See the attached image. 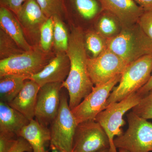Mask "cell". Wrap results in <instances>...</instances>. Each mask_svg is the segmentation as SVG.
Returning <instances> with one entry per match:
<instances>
[{"label": "cell", "mask_w": 152, "mask_h": 152, "mask_svg": "<svg viewBox=\"0 0 152 152\" xmlns=\"http://www.w3.org/2000/svg\"><path fill=\"white\" fill-rule=\"evenodd\" d=\"M66 53L70 61V69L62 86L67 90L69 106L72 110L89 94L94 87L87 69L88 57L85 45V35L81 28L72 27Z\"/></svg>", "instance_id": "cell-1"}, {"label": "cell", "mask_w": 152, "mask_h": 152, "mask_svg": "<svg viewBox=\"0 0 152 152\" xmlns=\"http://www.w3.org/2000/svg\"><path fill=\"white\" fill-rule=\"evenodd\" d=\"M107 48L130 64L152 54V40L136 23L122 28L118 34L107 39Z\"/></svg>", "instance_id": "cell-2"}, {"label": "cell", "mask_w": 152, "mask_h": 152, "mask_svg": "<svg viewBox=\"0 0 152 152\" xmlns=\"http://www.w3.org/2000/svg\"><path fill=\"white\" fill-rule=\"evenodd\" d=\"M152 72V54L146 55L130 63L121 74L119 84L112 91L106 102L110 104L120 102L137 92L146 84Z\"/></svg>", "instance_id": "cell-3"}, {"label": "cell", "mask_w": 152, "mask_h": 152, "mask_svg": "<svg viewBox=\"0 0 152 152\" xmlns=\"http://www.w3.org/2000/svg\"><path fill=\"white\" fill-rule=\"evenodd\" d=\"M128 128L114 140L115 147L129 152L152 151V124L132 111L127 115Z\"/></svg>", "instance_id": "cell-4"}, {"label": "cell", "mask_w": 152, "mask_h": 152, "mask_svg": "<svg viewBox=\"0 0 152 152\" xmlns=\"http://www.w3.org/2000/svg\"><path fill=\"white\" fill-rule=\"evenodd\" d=\"M143 96L137 92L133 93L120 102L110 104L100 112L95 121L102 126L108 137L109 152H118L114 144L115 137L123 134L122 127L126 124L123 119L125 113L138 104Z\"/></svg>", "instance_id": "cell-5"}, {"label": "cell", "mask_w": 152, "mask_h": 152, "mask_svg": "<svg viewBox=\"0 0 152 152\" xmlns=\"http://www.w3.org/2000/svg\"><path fill=\"white\" fill-rule=\"evenodd\" d=\"M53 58L40 48L34 47L21 54L0 61V77L17 75L28 77L43 69Z\"/></svg>", "instance_id": "cell-6"}, {"label": "cell", "mask_w": 152, "mask_h": 152, "mask_svg": "<svg viewBox=\"0 0 152 152\" xmlns=\"http://www.w3.org/2000/svg\"><path fill=\"white\" fill-rule=\"evenodd\" d=\"M78 124L69 106L67 95L61 92L58 112L50 125L51 137L50 145L72 152L74 135Z\"/></svg>", "instance_id": "cell-7"}, {"label": "cell", "mask_w": 152, "mask_h": 152, "mask_svg": "<svg viewBox=\"0 0 152 152\" xmlns=\"http://www.w3.org/2000/svg\"><path fill=\"white\" fill-rule=\"evenodd\" d=\"M129 64L108 48L97 57H88L87 62L89 75L94 86L104 84L121 75Z\"/></svg>", "instance_id": "cell-8"}, {"label": "cell", "mask_w": 152, "mask_h": 152, "mask_svg": "<svg viewBox=\"0 0 152 152\" xmlns=\"http://www.w3.org/2000/svg\"><path fill=\"white\" fill-rule=\"evenodd\" d=\"M121 75H118L104 84L94 86L89 94L72 110L78 124L94 120L106 107V102L115 86L119 83Z\"/></svg>", "instance_id": "cell-9"}, {"label": "cell", "mask_w": 152, "mask_h": 152, "mask_svg": "<svg viewBox=\"0 0 152 152\" xmlns=\"http://www.w3.org/2000/svg\"><path fill=\"white\" fill-rule=\"evenodd\" d=\"M110 148L108 137L99 123L91 120L78 124L72 152H99Z\"/></svg>", "instance_id": "cell-10"}, {"label": "cell", "mask_w": 152, "mask_h": 152, "mask_svg": "<svg viewBox=\"0 0 152 152\" xmlns=\"http://www.w3.org/2000/svg\"><path fill=\"white\" fill-rule=\"evenodd\" d=\"M62 85L61 83L47 84L39 90L35 118L43 126L48 127L56 116L61 103Z\"/></svg>", "instance_id": "cell-11"}, {"label": "cell", "mask_w": 152, "mask_h": 152, "mask_svg": "<svg viewBox=\"0 0 152 152\" xmlns=\"http://www.w3.org/2000/svg\"><path fill=\"white\" fill-rule=\"evenodd\" d=\"M70 69V61L66 53H56L42 70L31 76L32 80L42 87L47 84L65 81Z\"/></svg>", "instance_id": "cell-12"}, {"label": "cell", "mask_w": 152, "mask_h": 152, "mask_svg": "<svg viewBox=\"0 0 152 152\" xmlns=\"http://www.w3.org/2000/svg\"><path fill=\"white\" fill-rule=\"evenodd\" d=\"M15 15L24 31L32 39L40 38L41 27L49 18L36 0H26Z\"/></svg>", "instance_id": "cell-13"}, {"label": "cell", "mask_w": 152, "mask_h": 152, "mask_svg": "<svg viewBox=\"0 0 152 152\" xmlns=\"http://www.w3.org/2000/svg\"><path fill=\"white\" fill-rule=\"evenodd\" d=\"M102 11H107L116 17L122 28L137 23L144 10L134 0H97Z\"/></svg>", "instance_id": "cell-14"}, {"label": "cell", "mask_w": 152, "mask_h": 152, "mask_svg": "<svg viewBox=\"0 0 152 152\" xmlns=\"http://www.w3.org/2000/svg\"><path fill=\"white\" fill-rule=\"evenodd\" d=\"M40 86L35 82L28 80L23 88L8 104L13 108L24 115L29 121L35 118L37 96Z\"/></svg>", "instance_id": "cell-15"}, {"label": "cell", "mask_w": 152, "mask_h": 152, "mask_svg": "<svg viewBox=\"0 0 152 152\" xmlns=\"http://www.w3.org/2000/svg\"><path fill=\"white\" fill-rule=\"evenodd\" d=\"M19 137L25 139L32 148L33 152H48L46 147L50 144V132L48 127L33 119L21 130Z\"/></svg>", "instance_id": "cell-16"}, {"label": "cell", "mask_w": 152, "mask_h": 152, "mask_svg": "<svg viewBox=\"0 0 152 152\" xmlns=\"http://www.w3.org/2000/svg\"><path fill=\"white\" fill-rule=\"evenodd\" d=\"M0 26L25 51L34 48L25 38L23 30L15 15L2 6H0Z\"/></svg>", "instance_id": "cell-17"}, {"label": "cell", "mask_w": 152, "mask_h": 152, "mask_svg": "<svg viewBox=\"0 0 152 152\" xmlns=\"http://www.w3.org/2000/svg\"><path fill=\"white\" fill-rule=\"evenodd\" d=\"M29 122V120L8 104L0 102V132L19 137L22 129Z\"/></svg>", "instance_id": "cell-18"}, {"label": "cell", "mask_w": 152, "mask_h": 152, "mask_svg": "<svg viewBox=\"0 0 152 152\" xmlns=\"http://www.w3.org/2000/svg\"><path fill=\"white\" fill-rule=\"evenodd\" d=\"M68 15L74 13L86 20H91L102 11L97 0H66Z\"/></svg>", "instance_id": "cell-19"}, {"label": "cell", "mask_w": 152, "mask_h": 152, "mask_svg": "<svg viewBox=\"0 0 152 152\" xmlns=\"http://www.w3.org/2000/svg\"><path fill=\"white\" fill-rule=\"evenodd\" d=\"M28 80L26 76L6 75L0 77L1 102L9 104L20 93L25 82Z\"/></svg>", "instance_id": "cell-20"}, {"label": "cell", "mask_w": 152, "mask_h": 152, "mask_svg": "<svg viewBox=\"0 0 152 152\" xmlns=\"http://www.w3.org/2000/svg\"><path fill=\"white\" fill-rule=\"evenodd\" d=\"M98 17L96 31L107 39L115 37L121 31L119 20L107 11H102Z\"/></svg>", "instance_id": "cell-21"}, {"label": "cell", "mask_w": 152, "mask_h": 152, "mask_svg": "<svg viewBox=\"0 0 152 152\" xmlns=\"http://www.w3.org/2000/svg\"><path fill=\"white\" fill-rule=\"evenodd\" d=\"M54 22L53 47L56 53H66L69 46V34L62 19L53 18Z\"/></svg>", "instance_id": "cell-22"}, {"label": "cell", "mask_w": 152, "mask_h": 152, "mask_svg": "<svg viewBox=\"0 0 152 152\" xmlns=\"http://www.w3.org/2000/svg\"><path fill=\"white\" fill-rule=\"evenodd\" d=\"M48 18L58 17L66 18L68 16L66 0H36Z\"/></svg>", "instance_id": "cell-23"}, {"label": "cell", "mask_w": 152, "mask_h": 152, "mask_svg": "<svg viewBox=\"0 0 152 152\" xmlns=\"http://www.w3.org/2000/svg\"><path fill=\"white\" fill-rule=\"evenodd\" d=\"M85 42L87 51L91 54L92 58L97 57L107 49V39L96 31L85 35Z\"/></svg>", "instance_id": "cell-24"}, {"label": "cell", "mask_w": 152, "mask_h": 152, "mask_svg": "<svg viewBox=\"0 0 152 152\" xmlns=\"http://www.w3.org/2000/svg\"><path fill=\"white\" fill-rule=\"evenodd\" d=\"M25 52L10 36L1 29H0L1 60L21 54Z\"/></svg>", "instance_id": "cell-25"}, {"label": "cell", "mask_w": 152, "mask_h": 152, "mask_svg": "<svg viewBox=\"0 0 152 152\" xmlns=\"http://www.w3.org/2000/svg\"><path fill=\"white\" fill-rule=\"evenodd\" d=\"M54 22L53 18H49L41 27L40 48L45 53H49L53 46Z\"/></svg>", "instance_id": "cell-26"}, {"label": "cell", "mask_w": 152, "mask_h": 152, "mask_svg": "<svg viewBox=\"0 0 152 152\" xmlns=\"http://www.w3.org/2000/svg\"><path fill=\"white\" fill-rule=\"evenodd\" d=\"M132 111L145 119L152 120V89L143 96Z\"/></svg>", "instance_id": "cell-27"}, {"label": "cell", "mask_w": 152, "mask_h": 152, "mask_svg": "<svg viewBox=\"0 0 152 152\" xmlns=\"http://www.w3.org/2000/svg\"><path fill=\"white\" fill-rule=\"evenodd\" d=\"M137 23L152 40V9L144 11Z\"/></svg>", "instance_id": "cell-28"}, {"label": "cell", "mask_w": 152, "mask_h": 152, "mask_svg": "<svg viewBox=\"0 0 152 152\" xmlns=\"http://www.w3.org/2000/svg\"><path fill=\"white\" fill-rule=\"evenodd\" d=\"M18 137L8 133L0 132V152H10L16 143Z\"/></svg>", "instance_id": "cell-29"}, {"label": "cell", "mask_w": 152, "mask_h": 152, "mask_svg": "<svg viewBox=\"0 0 152 152\" xmlns=\"http://www.w3.org/2000/svg\"><path fill=\"white\" fill-rule=\"evenodd\" d=\"M26 0H0V5L16 15Z\"/></svg>", "instance_id": "cell-30"}, {"label": "cell", "mask_w": 152, "mask_h": 152, "mask_svg": "<svg viewBox=\"0 0 152 152\" xmlns=\"http://www.w3.org/2000/svg\"><path fill=\"white\" fill-rule=\"evenodd\" d=\"M10 152H33V149L25 139L18 137L16 143Z\"/></svg>", "instance_id": "cell-31"}, {"label": "cell", "mask_w": 152, "mask_h": 152, "mask_svg": "<svg viewBox=\"0 0 152 152\" xmlns=\"http://www.w3.org/2000/svg\"><path fill=\"white\" fill-rule=\"evenodd\" d=\"M151 89H152V72L151 77L146 84L144 85L137 92L142 96H143Z\"/></svg>", "instance_id": "cell-32"}, {"label": "cell", "mask_w": 152, "mask_h": 152, "mask_svg": "<svg viewBox=\"0 0 152 152\" xmlns=\"http://www.w3.org/2000/svg\"><path fill=\"white\" fill-rule=\"evenodd\" d=\"M135 1L144 11L152 9V0H135Z\"/></svg>", "instance_id": "cell-33"}, {"label": "cell", "mask_w": 152, "mask_h": 152, "mask_svg": "<svg viewBox=\"0 0 152 152\" xmlns=\"http://www.w3.org/2000/svg\"><path fill=\"white\" fill-rule=\"evenodd\" d=\"M50 148L52 151V152H68L64 150L61 149L57 148L56 147L53 145H50Z\"/></svg>", "instance_id": "cell-34"}, {"label": "cell", "mask_w": 152, "mask_h": 152, "mask_svg": "<svg viewBox=\"0 0 152 152\" xmlns=\"http://www.w3.org/2000/svg\"><path fill=\"white\" fill-rule=\"evenodd\" d=\"M119 152H129L127 150L124 149H118Z\"/></svg>", "instance_id": "cell-35"}, {"label": "cell", "mask_w": 152, "mask_h": 152, "mask_svg": "<svg viewBox=\"0 0 152 152\" xmlns=\"http://www.w3.org/2000/svg\"><path fill=\"white\" fill-rule=\"evenodd\" d=\"M99 152H109V150H106Z\"/></svg>", "instance_id": "cell-36"}]
</instances>
